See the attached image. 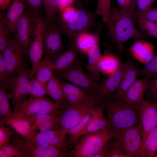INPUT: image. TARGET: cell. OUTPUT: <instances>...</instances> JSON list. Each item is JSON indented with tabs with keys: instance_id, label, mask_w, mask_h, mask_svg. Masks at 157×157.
Here are the masks:
<instances>
[{
	"instance_id": "cell-1",
	"label": "cell",
	"mask_w": 157,
	"mask_h": 157,
	"mask_svg": "<svg viewBox=\"0 0 157 157\" xmlns=\"http://www.w3.org/2000/svg\"><path fill=\"white\" fill-rule=\"evenodd\" d=\"M110 130L114 132L133 126L140 122L137 106L130 105L115 96L101 101Z\"/></svg>"
},
{
	"instance_id": "cell-2",
	"label": "cell",
	"mask_w": 157,
	"mask_h": 157,
	"mask_svg": "<svg viewBox=\"0 0 157 157\" xmlns=\"http://www.w3.org/2000/svg\"><path fill=\"white\" fill-rule=\"evenodd\" d=\"M133 10L122 11L112 3L110 19L113 28L109 32L112 41L120 55L123 53L124 44L126 41L131 39H141L144 37L134 25L132 16Z\"/></svg>"
},
{
	"instance_id": "cell-3",
	"label": "cell",
	"mask_w": 157,
	"mask_h": 157,
	"mask_svg": "<svg viewBox=\"0 0 157 157\" xmlns=\"http://www.w3.org/2000/svg\"><path fill=\"white\" fill-rule=\"evenodd\" d=\"M75 6L76 10L69 17L65 19L58 17L64 35L68 38L70 42L78 34L100 27L94 11L86 9L81 4Z\"/></svg>"
},
{
	"instance_id": "cell-4",
	"label": "cell",
	"mask_w": 157,
	"mask_h": 157,
	"mask_svg": "<svg viewBox=\"0 0 157 157\" xmlns=\"http://www.w3.org/2000/svg\"><path fill=\"white\" fill-rule=\"evenodd\" d=\"M141 122L115 132L109 143L112 147L122 151L126 157H140L142 145Z\"/></svg>"
},
{
	"instance_id": "cell-5",
	"label": "cell",
	"mask_w": 157,
	"mask_h": 157,
	"mask_svg": "<svg viewBox=\"0 0 157 157\" xmlns=\"http://www.w3.org/2000/svg\"><path fill=\"white\" fill-rule=\"evenodd\" d=\"M115 132L105 130L85 135L70 153V156L91 157L106 148Z\"/></svg>"
},
{
	"instance_id": "cell-6",
	"label": "cell",
	"mask_w": 157,
	"mask_h": 157,
	"mask_svg": "<svg viewBox=\"0 0 157 157\" xmlns=\"http://www.w3.org/2000/svg\"><path fill=\"white\" fill-rule=\"evenodd\" d=\"M47 23L41 14L34 16L33 28L27 57L32 64L31 75L35 77L44 53V42Z\"/></svg>"
},
{
	"instance_id": "cell-7",
	"label": "cell",
	"mask_w": 157,
	"mask_h": 157,
	"mask_svg": "<svg viewBox=\"0 0 157 157\" xmlns=\"http://www.w3.org/2000/svg\"><path fill=\"white\" fill-rule=\"evenodd\" d=\"M53 74L58 78L67 81L83 89L94 97L101 84V82L93 80L85 72L79 60L67 70L53 72Z\"/></svg>"
},
{
	"instance_id": "cell-8",
	"label": "cell",
	"mask_w": 157,
	"mask_h": 157,
	"mask_svg": "<svg viewBox=\"0 0 157 157\" xmlns=\"http://www.w3.org/2000/svg\"><path fill=\"white\" fill-rule=\"evenodd\" d=\"M61 108L58 103L44 96L33 99H25L16 105L14 108V112L29 116L42 114L59 115Z\"/></svg>"
},
{
	"instance_id": "cell-9",
	"label": "cell",
	"mask_w": 157,
	"mask_h": 157,
	"mask_svg": "<svg viewBox=\"0 0 157 157\" xmlns=\"http://www.w3.org/2000/svg\"><path fill=\"white\" fill-rule=\"evenodd\" d=\"M96 104L94 97L79 104L66 105L60 109L59 113L60 127L67 131L75 125Z\"/></svg>"
},
{
	"instance_id": "cell-10",
	"label": "cell",
	"mask_w": 157,
	"mask_h": 157,
	"mask_svg": "<svg viewBox=\"0 0 157 157\" xmlns=\"http://www.w3.org/2000/svg\"><path fill=\"white\" fill-rule=\"evenodd\" d=\"M30 70L28 67L11 77L8 87L9 98L13 108L22 101L26 99L31 91Z\"/></svg>"
},
{
	"instance_id": "cell-11",
	"label": "cell",
	"mask_w": 157,
	"mask_h": 157,
	"mask_svg": "<svg viewBox=\"0 0 157 157\" xmlns=\"http://www.w3.org/2000/svg\"><path fill=\"white\" fill-rule=\"evenodd\" d=\"M4 62L10 78L24 70L27 67L22 48L13 37L10 40L2 52Z\"/></svg>"
},
{
	"instance_id": "cell-12",
	"label": "cell",
	"mask_w": 157,
	"mask_h": 157,
	"mask_svg": "<svg viewBox=\"0 0 157 157\" xmlns=\"http://www.w3.org/2000/svg\"><path fill=\"white\" fill-rule=\"evenodd\" d=\"M63 35L58 18L47 23L44 42V55L51 58L64 51Z\"/></svg>"
},
{
	"instance_id": "cell-13",
	"label": "cell",
	"mask_w": 157,
	"mask_h": 157,
	"mask_svg": "<svg viewBox=\"0 0 157 157\" xmlns=\"http://www.w3.org/2000/svg\"><path fill=\"white\" fill-rule=\"evenodd\" d=\"M67 135L66 131L60 126L46 131L38 133L29 141L37 145L53 146L67 151L68 142H69Z\"/></svg>"
},
{
	"instance_id": "cell-14",
	"label": "cell",
	"mask_w": 157,
	"mask_h": 157,
	"mask_svg": "<svg viewBox=\"0 0 157 157\" xmlns=\"http://www.w3.org/2000/svg\"><path fill=\"white\" fill-rule=\"evenodd\" d=\"M34 16L26 10L17 22L13 38L24 50L27 57L33 28Z\"/></svg>"
},
{
	"instance_id": "cell-15",
	"label": "cell",
	"mask_w": 157,
	"mask_h": 157,
	"mask_svg": "<svg viewBox=\"0 0 157 157\" xmlns=\"http://www.w3.org/2000/svg\"><path fill=\"white\" fill-rule=\"evenodd\" d=\"M37 115L29 116L16 112L0 118V122L11 127L26 140L31 138L30 129Z\"/></svg>"
},
{
	"instance_id": "cell-16",
	"label": "cell",
	"mask_w": 157,
	"mask_h": 157,
	"mask_svg": "<svg viewBox=\"0 0 157 157\" xmlns=\"http://www.w3.org/2000/svg\"><path fill=\"white\" fill-rule=\"evenodd\" d=\"M136 106L142 125V145L148 134L157 126V104L144 98Z\"/></svg>"
},
{
	"instance_id": "cell-17",
	"label": "cell",
	"mask_w": 157,
	"mask_h": 157,
	"mask_svg": "<svg viewBox=\"0 0 157 157\" xmlns=\"http://www.w3.org/2000/svg\"><path fill=\"white\" fill-rule=\"evenodd\" d=\"M125 63H120L117 69L102 81L94 98L96 104L99 101L115 96L119 86L125 67Z\"/></svg>"
},
{
	"instance_id": "cell-18",
	"label": "cell",
	"mask_w": 157,
	"mask_h": 157,
	"mask_svg": "<svg viewBox=\"0 0 157 157\" xmlns=\"http://www.w3.org/2000/svg\"><path fill=\"white\" fill-rule=\"evenodd\" d=\"M19 146L26 157H66L70 155L64 149L53 146L37 145L25 140Z\"/></svg>"
},
{
	"instance_id": "cell-19",
	"label": "cell",
	"mask_w": 157,
	"mask_h": 157,
	"mask_svg": "<svg viewBox=\"0 0 157 157\" xmlns=\"http://www.w3.org/2000/svg\"><path fill=\"white\" fill-rule=\"evenodd\" d=\"M78 51L70 43L68 49L51 58L53 72H60L68 69L78 60Z\"/></svg>"
},
{
	"instance_id": "cell-20",
	"label": "cell",
	"mask_w": 157,
	"mask_h": 157,
	"mask_svg": "<svg viewBox=\"0 0 157 157\" xmlns=\"http://www.w3.org/2000/svg\"><path fill=\"white\" fill-rule=\"evenodd\" d=\"M59 79L66 98L67 105H76L93 97L79 86L65 80Z\"/></svg>"
},
{
	"instance_id": "cell-21",
	"label": "cell",
	"mask_w": 157,
	"mask_h": 157,
	"mask_svg": "<svg viewBox=\"0 0 157 157\" xmlns=\"http://www.w3.org/2000/svg\"><path fill=\"white\" fill-rule=\"evenodd\" d=\"M150 78L137 79L127 90L121 98L126 103L137 105L144 98V94Z\"/></svg>"
},
{
	"instance_id": "cell-22",
	"label": "cell",
	"mask_w": 157,
	"mask_h": 157,
	"mask_svg": "<svg viewBox=\"0 0 157 157\" xmlns=\"http://www.w3.org/2000/svg\"><path fill=\"white\" fill-rule=\"evenodd\" d=\"M125 67L120 84L115 96L121 99L129 88L139 76L140 69L132 60L125 62Z\"/></svg>"
},
{
	"instance_id": "cell-23",
	"label": "cell",
	"mask_w": 157,
	"mask_h": 157,
	"mask_svg": "<svg viewBox=\"0 0 157 157\" xmlns=\"http://www.w3.org/2000/svg\"><path fill=\"white\" fill-rule=\"evenodd\" d=\"M26 0H12L4 17L5 24L14 33L16 24L25 12Z\"/></svg>"
},
{
	"instance_id": "cell-24",
	"label": "cell",
	"mask_w": 157,
	"mask_h": 157,
	"mask_svg": "<svg viewBox=\"0 0 157 157\" xmlns=\"http://www.w3.org/2000/svg\"><path fill=\"white\" fill-rule=\"evenodd\" d=\"M104 112L103 107L101 104H96L93 107L85 135L101 130H109Z\"/></svg>"
},
{
	"instance_id": "cell-25",
	"label": "cell",
	"mask_w": 157,
	"mask_h": 157,
	"mask_svg": "<svg viewBox=\"0 0 157 157\" xmlns=\"http://www.w3.org/2000/svg\"><path fill=\"white\" fill-rule=\"evenodd\" d=\"M102 26L98 27L97 30L94 33L88 32H85L78 34L73 40L70 42L79 52L87 54L98 41H99V37Z\"/></svg>"
},
{
	"instance_id": "cell-26",
	"label": "cell",
	"mask_w": 157,
	"mask_h": 157,
	"mask_svg": "<svg viewBox=\"0 0 157 157\" xmlns=\"http://www.w3.org/2000/svg\"><path fill=\"white\" fill-rule=\"evenodd\" d=\"M88 63L86 68L88 74L94 80L99 81L101 80L100 62L102 55L99 45V41L95 44L87 54Z\"/></svg>"
},
{
	"instance_id": "cell-27",
	"label": "cell",
	"mask_w": 157,
	"mask_h": 157,
	"mask_svg": "<svg viewBox=\"0 0 157 157\" xmlns=\"http://www.w3.org/2000/svg\"><path fill=\"white\" fill-rule=\"evenodd\" d=\"M155 49L152 44L140 40L135 42L130 48V51L135 58L144 63L153 54Z\"/></svg>"
},
{
	"instance_id": "cell-28",
	"label": "cell",
	"mask_w": 157,
	"mask_h": 157,
	"mask_svg": "<svg viewBox=\"0 0 157 157\" xmlns=\"http://www.w3.org/2000/svg\"><path fill=\"white\" fill-rule=\"evenodd\" d=\"M92 108L75 125L67 131V134L71 144L76 145L85 135L91 117Z\"/></svg>"
},
{
	"instance_id": "cell-29",
	"label": "cell",
	"mask_w": 157,
	"mask_h": 157,
	"mask_svg": "<svg viewBox=\"0 0 157 157\" xmlns=\"http://www.w3.org/2000/svg\"><path fill=\"white\" fill-rule=\"evenodd\" d=\"M24 140L11 127L0 122V148L8 145L19 144Z\"/></svg>"
},
{
	"instance_id": "cell-30",
	"label": "cell",
	"mask_w": 157,
	"mask_h": 157,
	"mask_svg": "<svg viewBox=\"0 0 157 157\" xmlns=\"http://www.w3.org/2000/svg\"><path fill=\"white\" fill-rule=\"evenodd\" d=\"M46 86L47 94L58 103L62 108L66 105V98L58 78L54 75Z\"/></svg>"
},
{
	"instance_id": "cell-31",
	"label": "cell",
	"mask_w": 157,
	"mask_h": 157,
	"mask_svg": "<svg viewBox=\"0 0 157 157\" xmlns=\"http://www.w3.org/2000/svg\"><path fill=\"white\" fill-rule=\"evenodd\" d=\"M157 152V126L147 136L142 145L140 157H155Z\"/></svg>"
},
{
	"instance_id": "cell-32",
	"label": "cell",
	"mask_w": 157,
	"mask_h": 157,
	"mask_svg": "<svg viewBox=\"0 0 157 157\" xmlns=\"http://www.w3.org/2000/svg\"><path fill=\"white\" fill-rule=\"evenodd\" d=\"M53 76L51 58L44 55L39 65L35 77L38 81L46 85Z\"/></svg>"
},
{
	"instance_id": "cell-33",
	"label": "cell",
	"mask_w": 157,
	"mask_h": 157,
	"mask_svg": "<svg viewBox=\"0 0 157 157\" xmlns=\"http://www.w3.org/2000/svg\"><path fill=\"white\" fill-rule=\"evenodd\" d=\"M112 0H97L96 8L94 10L97 15L102 17V20L106 25L110 32L113 26L110 19V12Z\"/></svg>"
},
{
	"instance_id": "cell-34",
	"label": "cell",
	"mask_w": 157,
	"mask_h": 157,
	"mask_svg": "<svg viewBox=\"0 0 157 157\" xmlns=\"http://www.w3.org/2000/svg\"><path fill=\"white\" fill-rule=\"evenodd\" d=\"M114 55L110 54L102 55L100 62V71L107 74H111L116 71L120 63Z\"/></svg>"
},
{
	"instance_id": "cell-35",
	"label": "cell",
	"mask_w": 157,
	"mask_h": 157,
	"mask_svg": "<svg viewBox=\"0 0 157 157\" xmlns=\"http://www.w3.org/2000/svg\"><path fill=\"white\" fill-rule=\"evenodd\" d=\"M143 68L140 69L139 76L152 78L157 76V48L154 53L144 63Z\"/></svg>"
},
{
	"instance_id": "cell-36",
	"label": "cell",
	"mask_w": 157,
	"mask_h": 157,
	"mask_svg": "<svg viewBox=\"0 0 157 157\" xmlns=\"http://www.w3.org/2000/svg\"><path fill=\"white\" fill-rule=\"evenodd\" d=\"M59 0H43L44 17L49 23L56 19L60 14Z\"/></svg>"
},
{
	"instance_id": "cell-37",
	"label": "cell",
	"mask_w": 157,
	"mask_h": 157,
	"mask_svg": "<svg viewBox=\"0 0 157 157\" xmlns=\"http://www.w3.org/2000/svg\"><path fill=\"white\" fill-rule=\"evenodd\" d=\"M3 11L0 13V53L3 52L8 42L13 37V34L5 24L4 17L5 15Z\"/></svg>"
},
{
	"instance_id": "cell-38",
	"label": "cell",
	"mask_w": 157,
	"mask_h": 157,
	"mask_svg": "<svg viewBox=\"0 0 157 157\" xmlns=\"http://www.w3.org/2000/svg\"><path fill=\"white\" fill-rule=\"evenodd\" d=\"M7 87L0 85V118L12 114L7 91Z\"/></svg>"
},
{
	"instance_id": "cell-39",
	"label": "cell",
	"mask_w": 157,
	"mask_h": 157,
	"mask_svg": "<svg viewBox=\"0 0 157 157\" xmlns=\"http://www.w3.org/2000/svg\"><path fill=\"white\" fill-rule=\"evenodd\" d=\"M156 0H136L135 6L132 13V18H135L137 22L141 19Z\"/></svg>"
},
{
	"instance_id": "cell-40",
	"label": "cell",
	"mask_w": 157,
	"mask_h": 157,
	"mask_svg": "<svg viewBox=\"0 0 157 157\" xmlns=\"http://www.w3.org/2000/svg\"><path fill=\"white\" fill-rule=\"evenodd\" d=\"M31 91L29 99H33L44 97L47 94L46 85L38 81L35 77H31Z\"/></svg>"
},
{
	"instance_id": "cell-41",
	"label": "cell",
	"mask_w": 157,
	"mask_h": 157,
	"mask_svg": "<svg viewBox=\"0 0 157 157\" xmlns=\"http://www.w3.org/2000/svg\"><path fill=\"white\" fill-rule=\"evenodd\" d=\"M144 98L149 102L157 104V76L149 79Z\"/></svg>"
},
{
	"instance_id": "cell-42",
	"label": "cell",
	"mask_w": 157,
	"mask_h": 157,
	"mask_svg": "<svg viewBox=\"0 0 157 157\" xmlns=\"http://www.w3.org/2000/svg\"><path fill=\"white\" fill-rule=\"evenodd\" d=\"M58 116V115L48 114H42L37 115L35 121L30 128L31 138L29 141L38 133L37 131L43 123Z\"/></svg>"
},
{
	"instance_id": "cell-43",
	"label": "cell",
	"mask_w": 157,
	"mask_h": 157,
	"mask_svg": "<svg viewBox=\"0 0 157 157\" xmlns=\"http://www.w3.org/2000/svg\"><path fill=\"white\" fill-rule=\"evenodd\" d=\"M19 144L8 145L0 148V157H26L20 149Z\"/></svg>"
},
{
	"instance_id": "cell-44",
	"label": "cell",
	"mask_w": 157,
	"mask_h": 157,
	"mask_svg": "<svg viewBox=\"0 0 157 157\" xmlns=\"http://www.w3.org/2000/svg\"><path fill=\"white\" fill-rule=\"evenodd\" d=\"M137 22L140 28L150 37L157 38V23L145 19H141Z\"/></svg>"
},
{
	"instance_id": "cell-45",
	"label": "cell",
	"mask_w": 157,
	"mask_h": 157,
	"mask_svg": "<svg viewBox=\"0 0 157 157\" xmlns=\"http://www.w3.org/2000/svg\"><path fill=\"white\" fill-rule=\"evenodd\" d=\"M26 10L34 16L41 14L43 8V0H26Z\"/></svg>"
},
{
	"instance_id": "cell-46",
	"label": "cell",
	"mask_w": 157,
	"mask_h": 157,
	"mask_svg": "<svg viewBox=\"0 0 157 157\" xmlns=\"http://www.w3.org/2000/svg\"><path fill=\"white\" fill-rule=\"evenodd\" d=\"M10 78L4 62L3 53H0V85L7 88Z\"/></svg>"
},
{
	"instance_id": "cell-47",
	"label": "cell",
	"mask_w": 157,
	"mask_h": 157,
	"mask_svg": "<svg viewBox=\"0 0 157 157\" xmlns=\"http://www.w3.org/2000/svg\"><path fill=\"white\" fill-rule=\"evenodd\" d=\"M60 126V119L59 116L43 123L40 127L39 130L40 132H44Z\"/></svg>"
},
{
	"instance_id": "cell-48",
	"label": "cell",
	"mask_w": 157,
	"mask_h": 157,
	"mask_svg": "<svg viewBox=\"0 0 157 157\" xmlns=\"http://www.w3.org/2000/svg\"><path fill=\"white\" fill-rule=\"evenodd\" d=\"M120 10L124 12L133 10L135 6L136 0H116Z\"/></svg>"
},
{
	"instance_id": "cell-49",
	"label": "cell",
	"mask_w": 157,
	"mask_h": 157,
	"mask_svg": "<svg viewBox=\"0 0 157 157\" xmlns=\"http://www.w3.org/2000/svg\"><path fill=\"white\" fill-rule=\"evenodd\" d=\"M141 19L157 23V7H151L144 14Z\"/></svg>"
},
{
	"instance_id": "cell-50",
	"label": "cell",
	"mask_w": 157,
	"mask_h": 157,
	"mask_svg": "<svg viewBox=\"0 0 157 157\" xmlns=\"http://www.w3.org/2000/svg\"><path fill=\"white\" fill-rule=\"evenodd\" d=\"M80 3L79 0H59L58 7L60 12L67 7L75 6Z\"/></svg>"
},
{
	"instance_id": "cell-51",
	"label": "cell",
	"mask_w": 157,
	"mask_h": 157,
	"mask_svg": "<svg viewBox=\"0 0 157 157\" xmlns=\"http://www.w3.org/2000/svg\"><path fill=\"white\" fill-rule=\"evenodd\" d=\"M105 157H126V156L121 150L112 147L110 146V148Z\"/></svg>"
},
{
	"instance_id": "cell-52",
	"label": "cell",
	"mask_w": 157,
	"mask_h": 157,
	"mask_svg": "<svg viewBox=\"0 0 157 157\" xmlns=\"http://www.w3.org/2000/svg\"><path fill=\"white\" fill-rule=\"evenodd\" d=\"M12 0H0V11H4L9 7Z\"/></svg>"
},
{
	"instance_id": "cell-53",
	"label": "cell",
	"mask_w": 157,
	"mask_h": 157,
	"mask_svg": "<svg viewBox=\"0 0 157 157\" xmlns=\"http://www.w3.org/2000/svg\"><path fill=\"white\" fill-rule=\"evenodd\" d=\"M155 157H157V152L155 156Z\"/></svg>"
},
{
	"instance_id": "cell-54",
	"label": "cell",
	"mask_w": 157,
	"mask_h": 157,
	"mask_svg": "<svg viewBox=\"0 0 157 157\" xmlns=\"http://www.w3.org/2000/svg\"><path fill=\"white\" fill-rule=\"evenodd\" d=\"M155 2H156V4H157V0H156V1Z\"/></svg>"
},
{
	"instance_id": "cell-55",
	"label": "cell",
	"mask_w": 157,
	"mask_h": 157,
	"mask_svg": "<svg viewBox=\"0 0 157 157\" xmlns=\"http://www.w3.org/2000/svg\"><path fill=\"white\" fill-rule=\"evenodd\" d=\"M77 0L79 1V0Z\"/></svg>"
}]
</instances>
